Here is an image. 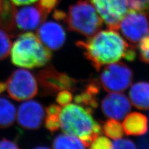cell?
Instances as JSON below:
<instances>
[{"label": "cell", "instance_id": "cell-29", "mask_svg": "<svg viewBox=\"0 0 149 149\" xmlns=\"http://www.w3.org/2000/svg\"><path fill=\"white\" fill-rule=\"evenodd\" d=\"M6 148H19V146L16 142L10 141L7 139H3L0 141V149H6Z\"/></svg>", "mask_w": 149, "mask_h": 149}, {"label": "cell", "instance_id": "cell-35", "mask_svg": "<svg viewBox=\"0 0 149 149\" xmlns=\"http://www.w3.org/2000/svg\"><path fill=\"white\" fill-rule=\"evenodd\" d=\"M0 1H1V0H0Z\"/></svg>", "mask_w": 149, "mask_h": 149}, {"label": "cell", "instance_id": "cell-10", "mask_svg": "<svg viewBox=\"0 0 149 149\" xmlns=\"http://www.w3.org/2000/svg\"><path fill=\"white\" fill-rule=\"evenodd\" d=\"M16 116L17 123L21 127L28 130H35L42 124L45 111L39 102L30 100L19 106Z\"/></svg>", "mask_w": 149, "mask_h": 149}, {"label": "cell", "instance_id": "cell-12", "mask_svg": "<svg viewBox=\"0 0 149 149\" xmlns=\"http://www.w3.org/2000/svg\"><path fill=\"white\" fill-rule=\"evenodd\" d=\"M103 113L111 119H123L131 109V104L127 96L120 93H110L101 102Z\"/></svg>", "mask_w": 149, "mask_h": 149}, {"label": "cell", "instance_id": "cell-8", "mask_svg": "<svg viewBox=\"0 0 149 149\" xmlns=\"http://www.w3.org/2000/svg\"><path fill=\"white\" fill-rule=\"evenodd\" d=\"M109 29L117 31L120 21L128 12L126 0H90Z\"/></svg>", "mask_w": 149, "mask_h": 149}, {"label": "cell", "instance_id": "cell-34", "mask_svg": "<svg viewBox=\"0 0 149 149\" xmlns=\"http://www.w3.org/2000/svg\"><path fill=\"white\" fill-rule=\"evenodd\" d=\"M36 148H39V149L44 148V149H45V148H49V147H45V146H38V147H37Z\"/></svg>", "mask_w": 149, "mask_h": 149}, {"label": "cell", "instance_id": "cell-28", "mask_svg": "<svg viewBox=\"0 0 149 149\" xmlns=\"http://www.w3.org/2000/svg\"><path fill=\"white\" fill-rule=\"evenodd\" d=\"M60 0H39L37 3L44 11L49 14L60 3Z\"/></svg>", "mask_w": 149, "mask_h": 149}, {"label": "cell", "instance_id": "cell-1", "mask_svg": "<svg viewBox=\"0 0 149 149\" xmlns=\"http://www.w3.org/2000/svg\"><path fill=\"white\" fill-rule=\"evenodd\" d=\"M76 45L97 71L124 58L130 47L117 32L111 29L97 32L86 42L79 41Z\"/></svg>", "mask_w": 149, "mask_h": 149}, {"label": "cell", "instance_id": "cell-11", "mask_svg": "<svg viewBox=\"0 0 149 149\" xmlns=\"http://www.w3.org/2000/svg\"><path fill=\"white\" fill-rule=\"evenodd\" d=\"M49 13L44 11L38 4L16 9L15 26L20 31L36 29L45 20Z\"/></svg>", "mask_w": 149, "mask_h": 149}, {"label": "cell", "instance_id": "cell-16", "mask_svg": "<svg viewBox=\"0 0 149 149\" xmlns=\"http://www.w3.org/2000/svg\"><path fill=\"white\" fill-rule=\"evenodd\" d=\"M129 97L132 104L141 110L149 109V83L137 82L130 87Z\"/></svg>", "mask_w": 149, "mask_h": 149}, {"label": "cell", "instance_id": "cell-25", "mask_svg": "<svg viewBox=\"0 0 149 149\" xmlns=\"http://www.w3.org/2000/svg\"><path fill=\"white\" fill-rule=\"evenodd\" d=\"M90 148L94 149H110L113 148V143L106 137L98 136L91 143Z\"/></svg>", "mask_w": 149, "mask_h": 149}, {"label": "cell", "instance_id": "cell-20", "mask_svg": "<svg viewBox=\"0 0 149 149\" xmlns=\"http://www.w3.org/2000/svg\"><path fill=\"white\" fill-rule=\"evenodd\" d=\"M103 130L106 136L112 139H118L124 135L123 125L118 120L111 119L106 120L103 125Z\"/></svg>", "mask_w": 149, "mask_h": 149}, {"label": "cell", "instance_id": "cell-32", "mask_svg": "<svg viewBox=\"0 0 149 149\" xmlns=\"http://www.w3.org/2000/svg\"><path fill=\"white\" fill-rule=\"evenodd\" d=\"M148 139L146 137L141 138L140 141H139V147L141 148H147L148 147Z\"/></svg>", "mask_w": 149, "mask_h": 149}, {"label": "cell", "instance_id": "cell-31", "mask_svg": "<svg viewBox=\"0 0 149 149\" xmlns=\"http://www.w3.org/2000/svg\"><path fill=\"white\" fill-rule=\"evenodd\" d=\"M14 4L17 6H22V5H27L31 3L36 2L37 0H9Z\"/></svg>", "mask_w": 149, "mask_h": 149}, {"label": "cell", "instance_id": "cell-33", "mask_svg": "<svg viewBox=\"0 0 149 149\" xmlns=\"http://www.w3.org/2000/svg\"><path fill=\"white\" fill-rule=\"evenodd\" d=\"M6 90V83L0 81V94H1Z\"/></svg>", "mask_w": 149, "mask_h": 149}, {"label": "cell", "instance_id": "cell-23", "mask_svg": "<svg viewBox=\"0 0 149 149\" xmlns=\"http://www.w3.org/2000/svg\"><path fill=\"white\" fill-rule=\"evenodd\" d=\"M139 42L140 57L143 62L149 63V33Z\"/></svg>", "mask_w": 149, "mask_h": 149}, {"label": "cell", "instance_id": "cell-22", "mask_svg": "<svg viewBox=\"0 0 149 149\" xmlns=\"http://www.w3.org/2000/svg\"><path fill=\"white\" fill-rule=\"evenodd\" d=\"M60 112L55 113H46L47 117L45 120V126L51 132H54L60 129Z\"/></svg>", "mask_w": 149, "mask_h": 149}, {"label": "cell", "instance_id": "cell-2", "mask_svg": "<svg viewBox=\"0 0 149 149\" xmlns=\"http://www.w3.org/2000/svg\"><path fill=\"white\" fill-rule=\"evenodd\" d=\"M90 110L74 104L62 108L59 116L60 128L66 134L80 139L86 147L101 134L100 125L94 120Z\"/></svg>", "mask_w": 149, "mask_h": 149}, {"label": "cell", "instance_id": "cell-13", "mask_svg": "<svg viewBox=\"0 0 149 149\" xmlns=\"http://www.w3.org/2000/svg\"><path fill=\"white\" fill-rule=\"evenodd\" d=\"M36 36L42 43L52 50L61 48L66 39L62 26L53 21H48L42 24L37 31Z\"/></svg>", "mask_w": 149, "mask_h": 149}, {"label": "cell", "instance_id": "cell-24", "mask_svg": "<svg viewBox=\"0 0 149 149\" xmlns=\"http://www.w3.org/2000/svg\"><path fill=\"white\" fill-rule=\"evenodd\" d=\"M129 10L143 12L149 10V0H126Z\"/></svg>", "mask_w": 149, "mask_h": 149}, {"label": "cell", "instance_id": "cell-17", "mask_svg": "<svg viewBox=\"0 0 149 149\" xmlns=\"http://www.w3.org/2000/svg\"><path fill=\"white\" fill-rule=\"evenodd\" d=\"M16 118V109L12 102L4 97H0V128L10 127Z\"/></svg>", "mask_w": 149, "mask_h": 149}, {"label": "cell", "instance_id": "cell-5", "mask_svg": "<svg viewBox=\"0 0 149 149\" xmlns=\"http://www.w3.org/2000/svg\"><path fill=\"white\" fill-rule=\"evenodd\" d=\"M133 78L132 72L123 62L108 64L102 71L100 82L105 91L109 93H120L130 85Z\"/></svg>", "mask_w": 149, "mask_h": 149}, {"label": "cell", "instance_id": "cell-19", "mask_svg": "<svg viewBox=\"0 0 149 149\" xmlns=\"http://www.w3.org/2000/svg\"><path fill=\"white\" fill-rule=\"evenodd\" d=\"M98 91L99 88L97 86V85L91 83L87 86L85 91L74 97V101L78 104H82L95 108L97 105L96 95Z\"/></svg>", "mask_w": 149, "mask_h": 149}, {"label": "cell", "instance_id": "cell-4", "mask_svg": "<svg viewBox=\"0 0 149 149\" xmlns=\"http://www.w3.org/2000/svg\"><path fill=\"white\" fill-rule=\"evenodd\" d=\"M65 21L68 30L88 37L98 32L102 24V18L97 15L95 7L83 0L69 7Z\"/></svg>", "mask_w": 149, "mask_h": 149}, {"label": "cell", "instance_id": "cell-18", "mask_svg": "<svg viewBox=\"0 0 149 149\" xmlns=\"http://www.w3.org/2000/svg\"><path fill=\"white\" fill-rule=\"evenodd\" d=\"M54 148H86L78 137L68 134H60L53 141Z\"/></svg>", "mask_w": 149, "mask_h": 149}, {"label": "cell", "instance_id": "cell-6", "mask_svg": "<svg viewBox=\"0 0 149 149\" xmlns=\"http://www.w3.org/2000/svg\"><path fill=\"white\" fill-rule=\"evenodd\" d=\"M6 83L9 96L18 101L31 99L38 93L36 78L25 69H19L14 72Z\"/></svg>", "mask_w": 149, "mask_h": 149}, {"label": "cell", "instance_id": "cell-21", "mask_svg": "<svg viewBox=\"0 0 149 149\" xmlns=\"http://www.w3.org/2000/svg\"><path fill=\"white\" fill-rule=\"evenodd\" d=\"M9 34L0 27V61L6 58L12 47Z\"/></svg>", "mask_w": 149, "mask_h": 149}, {"label": "cell", "instance_id": "cell-30", "mask_svg": "<svg viewBox=\"0 0 149 149\" xmlns=\"http://www.w3.org/2000/svg\"><path fill=\"white\" fill-rule=\"evenodd\" d=\"M53 17L57 21H63L65 20V19H66L67 17V15L66 13L62 11L55 9L53 13Z\"/></svg>", "mask_w": 149, "mask_h": 149}, {"label": "cell", "instance_id": "cell-14", "mask_svg": "<svg viewBox=\"0 0 149 149\" xmlns=\"http://www.w3.org/2000/svg\"><path fill=\"white\" fill-rule=\"evenodd\" d=\"M123 127L129 136H142L147 132L148 120L145 115L135 112L125 116Z\"/></svg>", "mask_w": 149, "mask_h": 149}, {"label": "cell", "instance_id": "cell-26", "mask_svg": "<svg viewBox=\"0 0 149 149\" xmlns=\"http://www.w3.org/2000/svg\"><path fill=\"white\" fill-rule=\"evenodd\" d=\"M72 99L73 96L72 93L68 90H64L58 93L56 97V101L59 105L65 106L70 104V102L72 101Z\"/></svg>", "mask_w": 149, "mask_h": 149}, {"label": "cell", "instance_id": "cell-9", "mask_svg": "<svg viewBox=\"0 0 149 149\" xmlns=\"http://www.w3.org/2000/svg\"><path fill=\"white\" fill-rule=\"evenodd\" d=\"M119 29L125 39L137 43L149 33L148 20L143 13L129 10L120 21Z\"/></svg>", "mask_w": 149, "mask_h": 149}, {"label": "cell", "instance_id": "cell-27", "mask_svg": "<svg viewBox=\"0 0 149 149\" xmlns=\"http://www.w3.org/2000/svg\"><path fill=\"white\" fill-rule=\"evenodd\" d=\"M135 143L129 139H118L113 143V148H136Z\"/></svg>", "mask_w": 149, "mask_h": 149}, {"label": "cell", "instance_id": "cell-7", "mask_svg": "<svg viewBox=\"0 0 149 149\" xmlns=\"http://www.w3.org/2000/svg\"><path fill=\"white\" fill-rule=\"evenodd\" d=\"M37 80L44 95H52L62 90L74 91L77 81L64 73L48 65L37 74Z\"/></svg>", "mask_w": 149, "mask_h": 149}, {"label": "cell", "instance_id": "cell-15", "mask_svg": "<svg viewBox=\"0 0 149 149\" xmlns=\"http://www.w3.org/2000/svg\"><path fill=\"white\" fill-rule=\"evenodd\" d=\"M16 9L11 1L8 0H1L0 1V27L13 37L16 34L15 26Z\"/></svg>", "mask_w": 149, "mask_h": 149}, {"label": "cell", "instance_id": "cell-3", "mask_svg": "<svg viewBox=\"0 0 149 149\" xmlns=\"http://www.w3.org/2000/svg\"><path fill=\"white\" fill-rule=\"evenodd\" d=\"M12 63L17 67L33 68L42 67L52 58V52L32 32L19 36L11 47Z\"/></svg>", "mask_w": 149, "mask_h": 149}]
</instances>
